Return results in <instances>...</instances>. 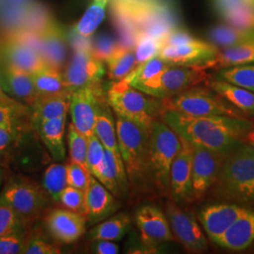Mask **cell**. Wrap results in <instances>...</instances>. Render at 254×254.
<instances>
[{"label":"cell","instance_id":"6da1fadb","mask_svg":"<svg viewBox=\"0 0 254 254\" xmlns=\"http://www.w3.org/2000/svg\"><path fill=\"white\" fill-rule=\"evenodd\" d=\"M161 118L183 139L203 146L223 156L234 152L247 139L253 123L247 118L227 116H189L164 109Z\"/></svg>","mask_w":254,"mask_h":254},{"label":"cell","instance_id":"7a4b0ae2","mask_svg":"<svg viewBox=\"0 0 254 254\" xmlns=\"http://www.w3.org/2000/svg\"><path fill=\"white\" fill-rule=\"evenodd\" d=\"M111 17L122 46L134 48L136 35L145 33L161 41L178 27L163 0H111Z\"/></svg>","mask_w":254,"mask_h":254},{"label":"cell","instance_id":"3957f363","mask_svg":"<svg viewBox=\"0 0 254 254\" xmlns=\"http://www.w3.org/2000/svg\"><path fill=\"white\" fill-rule=\"evenodd\" d=\"M219 199L254 206V147L244 142L225 156L212 187Z\"/></svg>","mask_w":254,"mask_h":254},{"label":"cell","instance_id":"277c9868","mask_svg":"<svg viewBox=\"0 0 254 254\" xmlns=\"http://www.w3.org/2000/svg\"><path fill=\"white\" fill-rule=\"evenodd\" d=\"M119 151L127 171L129 185L142 190L151 182L149 137L151 131L115 115Z\"/></svg>","mask_w":254,"mask_h":254},{"label":"cell","instance_id":"5b68a950","mask_svg":"<svg viewBox=\"0 0 254 254\" xmlns=\"http://www.w3.org/2000/svg\"><path fill=\"white\" fill-rule=\"evenodd\" d=\"M107 104L119 117L151 131L154 121L162 115L163 101L132 87L125 79L113 82L107 92Z\"/></svg>","mask_w":254,"mask_h":254},{"label":"cell","instance_id":"8992f818","mask_svg":"<svg viewBox=\"0 0 254 254\" xmlns=\"http://www.w3.org/2000/svg\"><path fill=\"white\" fill-rule=\"evenodd\" d=\"M181 147L180 136L162 118L156 119L149 137V166L151 182L162 195H170L171 167Z\"/></svg>","mask_w":254,"mask_h":254},{"label":"cell","instance_id":"52a82bcc","mask_svg":"<svg viewBox=\"0 0 254 254\" xmlns=\"http://www.w3.org/2000/svg\"><path fill=\"white\" fill-rule=\"evenodd\" d=\"M48 196L34 182L23 176H9L0 192V204L16 215L23 227L42 216L48 204Z\"/></svg>","mask_w":254,"mask_h":254},{"label":"cell","instance_id":"ba28073f","mask_svg":"<svg viewBox=\"0 0 254 254\" xmlns=\"http://www.w3.org/2000/svg\"><path fill=\"white\" fill-rule=\"evenodd\" d=\"M164 109H173L185 115L227 116L246 118V115L211 89L192 87L173 97L162 99Z\"/></svg>","mask_w":254,"mask_h":254},{"label":"cell","instance_id":"9c48e42d","mask_svg":"<svg viewBox=\"0 0 254 254\" xmlns=\"http://www.w3.org/2000/svg\"><path fill=\"white\" fill-rule=\"evenodd\" d=\"M208 78L200 67L171 65L149 81L137 85V90L159 99H166L199 85Z\"/></svg>","mask_w":254,"mask_h":254},{"label":"cell","instance_id":"30bf717a","mask_svg":"<svg viewBox=\"0 0 254 254\" xmlns=\"http://www.w3.org/2000/svg\"><path fill=\"white\" fill-rule=\"evenodd\" d=\"M104 63L91 54V43L73 46V55L67 65L64 76L67 88L73 91L100 83L106 73Z\"/></svg>","mask_w":254,"mask_h":254},{"label":"cell","instance_id":"8fae6325","mask_svg":"<svg viewBox=\"0 0 254 254\" xmlns=\"http://www.w3.org/2000/svg\"><path fill=\"white\" fill-rule=\"evenodd\" d=\"M166 217L173 236L187 250L191 252L207 250V240L191 211L171 201L166 206Z\"/></svg>","mask_w":254,"mask_h":254},{"label":"cell","instance_id":"7c38bea8","mask_svg":"<svg viewBox=\"0 0 254 254\" xmlns=\"http://www.w3.org/2000/svg\"><path fill=\"white\" fill-rule=\"evenodd\" d=\"M224 158L203 146L193 145L191 180L194 200H201L215 185Z\"/></svg>","mask_w":254,"mask_h":254},{"label":"cell","instance_id":"4fadbf2b","mask_svg":"<svg viewBox=\"0 0 254 254\" xmlns=\"http://www.w3.org/2000/svg\"><path fill=\"white\" fill-rule=\"evenodd\" d=\"M100 83L90 85L73 91L69 113L72 124L84 136L94 134L95 119L102 106Z\"/></svg>","mask_w":254,"mask_h":254},{"label":"cell","instance_id":"5bb4252c","mask_svg":"<svg viewBox=\"0 0 254 254\" xmlns=\"http://www.w3.org/2000/svg\"><path fill=\"white\" fill-rule=\"evenodd\" d=\"M218 49L199 39L178 45V46H162L158 57H160L170 65L200 67L208 69L209 66L216 59Z\"/></svg>","mask_w":254,"mask_h":254},{"label":"cell","instance_id":"9a60e30c","mask_svg":"<svg viewBox=\"0 0 254 254\" xmlns=\"http://www.w3.org/2000/svg\"><path fill=\"white\" fill-rule=\"evenodd\" d=\"M135 220L147 250L155 251L157 246L175 240L166 215L154 205L146 204L137 209Z\"/></svg>","mask_w":254,"mask_h":254},{"label":"cell","instance_id":"2e32d148","mask_svg":"<svg viewBox=\"0 0 254 254\" xmlns=\"http://www.w3.org/2000/svg\"><path fill=\"white\" fill-rule=\"evenodd\" d=\"M45 224L48 233L57 242L69 245L85 234L87 218L68 209H50L45 215Z\"/></svg>","mask_w":254,"mask_h":254},{"label":"cell","instance_id":"e0dca14e","mask_svg":"<svg viewBox=\"0 0 254 254\" xmlns=\"http://www.w3.org/2000/svg\"><path fill=\"white\" fill-rule=\"evenodd\" d=\"M181 141V149L173 159L170 172V196L177 203L194 200L191 180L193 145L183 138Z\"/></svg>","mask_w":254,"mask_h":254},{"label":"cell","instance_id":"ac0fdd59","mask_svg":"<svg viewBox=\"0 0 254 254\" xmlns=\"http://www.w3.org/2000/svg\"><path fill=\"white\" fill-rule=\"evenodd\" d=\"M0 61L31 74L47 67L42 55L34 47L7 34L0 46Z\"/></svg>","mask_w":254,"mask_h":254},{"label":"cell","instance_id":"d6986e66","mask_svg":"<svg viewBox=\"0 0 254 254\" xmlns=\"http://www.w3.org/2000/svg\"><path fill=\"white\" fill-rule=\"evenodd\" d=\"M0 80L5 92L32 109L40 95L38 94L32 74L0 61Z\"/></svg>","mask_w":254,"mask_h":254},{"label":"cell","instance_id":"ffe728a7","mask_svg":"<svg viewBox=\"0 0 254 254\" xmlns=\"http://www.w3.org/2000/svg\"><path fill=\"white\" fill-rule=\"evenodd\" d=\"M121 207V202L110 191L91 176L89 187L86 190V213L87 222L94 224L114 215Z\"/></svg>","mask_w":254,"mask_h":254},{"label":"cell","instance_id":"44dd1931","mask_svg":"<svg viewBox=\"0 0 254 254\" xmlns=\"http://www.w3.org/2000/svg\"><path fill=\"white\" fill-rule=\"evenodd\" d=\"M246 208L234 203H216L200 209L198 216L209 238L216 243Z\"/></svg>","mask_w":254,"mask_h":254},{"label":"cell","instance_id":"7402d4cb","mask_svg":"<svg viewBox=\"0 0 254 254\" xmlns=\"http://www.w3.org/2000/svg\"><path fill=\"white\" fill-rule=\"evenodd\" d=\"M41 55L48 67L62 71L67 57L64 30L53 19L40 33Z\"/></svg>","mask_w":254,"mask_h":254},{"label":"cell","instance_id":"603a6c76","mask_svg":"<svg viewBox=\"0 0 254 254\" xmlns=\"http://www.w3.org/2000/svg\"><path fill=\"white\" fill-rule=\"evenodd\" d=\"M254 241V210L247 207L216 244L231 251H243Z\"/></svg>","mask_w":254,"mask_h":254},{"label":"cell","instance_id":"cb8c5ba5","mask_svg":"<svg viewBox=\"0 0 254 254\" xmlns=\"http://www.w3.org/2000/svg\"><path fill=\"white\" fill-rule=\"evenodd\" d=\"M67 115L49 119L35 124L39 136L53 159L62 161L66 155L64 134Z\"/></svg>","mask_w":254,"mask_h":254},{"label":"cell","instance_id":"d4e9b609","mask_svg":"<svg viewBox=\"0 0 254 254\" xmlns=\"http://www.w3.org/2000/svg\"><path fill=\"white\" fill-rule=\"evenodd\" d=\"M206 84L212 91L217 92L245 115L254 116V92L216 77L208 80Z\"/></svg>","mask_w":254,"mask_h":254},{"label":"cell","instance_id":"484cf974","mask_svg":"<svg viewBox=\"0 0 254 254\" xmlns=\"http://www.w3.org/2000/svg\"><path fill=\"white\" fill-rule=\"evenodd\" d=\"M72 93H59L41 96L31 109L32 123L37 124L49 119L57 118L69 113Z\"/></svg>","mask_w":254,"mask_h":254},{"label":"cell","instance_id":"4316f807","mask_svg":"<svg viewBox=\"0 0 254 254\" xmlns=\"http://www.w3.org/2000/svg\"><path fill=\"white\" fill-rule=\"evenodd\" d=\"M130 226V217L125 213H119L98 222V224L89 232V237L91 241L109 240L117 242L122 240L129 232Z\"/></svg>","mask_w":254,"mask_h":254},{"label":"cell","instance_id":"83f0119b","mask_svg":"<svg viewBox=\"0 0 254 254\" xmlns=\"http://www.w3.org/2000/svg\"><path fill=\"white\" fill-rule=\"evenodd\" d=\"M248 64H254V40L218 49L216 59L209 68L218 70L229 66Z\"/></svg>","mask_w":254,"mask_h":254},{"label":"cell","instance_id":"f1b7e54d","mask_svg":"<svg viewBox=\"0 0 254 254\" xmlns=\"http://www.w3.org/2000/svg\"><path fill=\"white\" fill-rule=\"evenodd\" d=\"M109 106V105H108ZM94 134L98 137L104 148L112 154H121L119 151L116 121L109 107L102 105L95 119Z\"/></svg>","mask_w":254,"mask_h":254},{"label":"cell","instance_id":"f546056e","mask_svg":"<svg viewBox=\"0 0 254 254\" xmlns=\"http://www.w3.org/2000/svg\"><path fill=\"white\" fill-rule=\"evenodd\" d=\"M209 42L218 49L254 40V29H239L227 24H218L208 30Z\"/></svg>","mask_w":254,"mask_h":254},{"label":"cell","instance_id":"4dcf8cb0","mask_svg":"<svg viewBox=\"0 0 254 254\" xmlns=\"http://www.w3.org/2000/svg\"><path fill=\"white\" fill-rule=\"evenodd\" d=\"M109 1L91 0L81 18L73 26L72 32L82 38L90 39L105 18Z\"/></svg>","mask_w":254,"mask_h":254},{"label":"cell","instance_id":"1f68e13d","mask_svg":"<svg viewBox=\"0 0 254 254\" xmlns=\"http://www.w3.org/2000/svg\"><path fill=\"white\" fill-rule=\"evenodd\" d=\"M32 78L40 97L59 93H71L67 88L64 73L55 68L47 66L33 73Z\"/></svg>","mask_w":254,"mask_h":254},{"label":"cell","instance_id":"d6a6232c","mask_svg":"<svg viewBox=\"0 0 254 254\" xmlns=\"http://www.w3.org/2000/svg\"><path fill=\"white\" fill-rule=\"evenodd\" d=\"M105 64L108 66L109 77L111 80L116 82L125 79L137 65L134 48L121 45Z\"/></svg>","mask_w":254,"mask_h":254},{"label":"cell","instance_id":"836d02e7","mask_svg":"<svg viewBox=\"0 0 254 254\" xmlns=\"http://www.w3.org/2000/svg\"><path fill=\"white\" fill-rule=\"evenodd\" d=\"M32 120V111L24 104L8 105L0 103V128L24 133Z\"/></svg>","mask_w":254,"mask_h":254},{"label":"cell","instance_id":"e575fe53","mask_svg":"<svg viewBox=\"0 0 254 254\" xmlns=\"http://www.w3.org/2000/svg\"><path fill=\"white\" fill-rule=\"evenodd\" d=\"M218 70L216 78L254 92V64L229 66Z\"/></svg>","mask_w":254,"mask_h":254},{"label":"cell","instance_id":"d590c367","mask_svg":"<svg viewBox=\"0 0 254 254\" xmlns=\"http://www.w3.org/2000/svg\"><path fill=\"white\" fill-rule=\"evenodd\" d=\"M44 190L50 200L59 202L61 195L67 187L66 166L63 164H51L44 174Z\"/></svg>","mask_w":254,"mask_h":254},{"label":"cell","instance_id":"8d00e7d4","mask_svg":"<svg viewBox=\"0 0 254 254\" xmlns=\"http://www.w3.org/2000/svg\"><path fill=\"white\" fill-rule=\"evenodd\" d=\"M171 66L160 57L156 56L145 63L136 65V68L127 75L125 80L132 87H136L139 84L149 81L157 76Z\"/></svg>","mask_w":254,"mask_h":254},{"label":"cell","instance_id":"74e56055","mask_svg":"<svg viewBox=\"0 0 254 254\" xmlns=\"http://www.w3.org/2000/svg\"><path fill=\"white\" fill-rule=\"evenodd\" d=\"M225 24L239 29H254V4L241 1L220 16Z\"/></svg>","mask_w":254,"mask_h":254},{"label":"cell","instance_id":"f35d334b","mask_svg":"<svg viewBox=\"0 0 254 254\" xmlns=\"http://www.w3.org/2000/svg\"><path fill=\"white\" fill-rule=\"evenodd\" d=\"M67 144L70 161L79 164L88 169L87 152H88V137L84 136L71 123L68 127ZM89 170V169H88Z\"/></svg>","mask_w":254,"mask_h":254},{"label":"cell","instance_id":"ab89813d","mask_svg":"<svg viewBox=\"0 0 254 254\" xmlns=\"http://www.w3.org/2000/svg\"><path fill=\"white\" fill-rule=\"evenodd\" d=\"M87 164L91 175L100 181L106 168V149L95 134L88 137Z\"/></svg>","mask_w":254,"mask_h":254},{"label":"cell","instance_id":"60d3db41","mask_svg":"<svg viewBox=\"0 0 254 254\" xmlns=\"http://www.w3.org/2000/svg\"><path fill=\"white\" fill-rule=\"evenodd\" d=\"M161 46V41L145 33H138L134 46L137 65L158 56Z\"/></svg>","mask_w":254,"mask_h":254},{"label":"cell","instance_id":"b9f144b4","mask_svg":"<svg viewBox=\"0 0 254 254\" xmlns=\"http://www.w3.org/2000/svg\"><path fill=\"white\" fill-rule=\"evenodd\" d=\"M120 46L118 40L107 33H102L91 41V54L102 63H106Z\"/></svg>","mask_w":254,"mask_h":254},{"label":"cell","instance_id":"7bdbcfd3","mask_svg":"<svg viewBox=\"0 0 254 254\" xmlns=\"http://www.w3.org/2000/svg\"><path fill=\"white\" fill-rule=\"evenodd\" d=\"M64 208L85 216L86 213V192L67 186L63 191L60 201Z\"/></svg>","mask_w":254,"mask_h":254},{"label":"cell","instance_id":"ee69618b","mask_svg":"<svg viewBox=\"0 0 254 254\" xmlns=\"http://www.w3.org/2000/svg\"><path fill=\"white\" fill-rule=\"evenodd\" d=\"M65 166L67 174V186H71L86 192L91 179L90 171L73 161H70Z\"/></svg>","mask_w":254,"mask_h":254},{"label":"cell","instance_id":"f6af8a7d","mask_svg":"<svg viewBox=\"0 0 254 254\" xmlns=\"http://www.w3.org/2000/svg\"><path fill=\"white\" fill-rule=\"evenodd\" d=\"M23 254H60V247L40 236H28L22 250Z\"/></svg>","mask_w":254,"mask_h":254},{"label":"cell","instance_id":"bcb514c9","mask_svg":"<svg viewBox=\"0 0 254 254\" xmlns=\"http://www.w3.org/2000/svg\"><path fill=\"white\" fill-rule=\"evenodd\" d=\"M21 228L24 227L11 209L0 204V236L20 233Z\"/></svg>","mask_w":254,"mask_h":254},{"label":"cell","instance_id":"7dc6e473","mask_svg":"<svg viewBox=\"0 0 254 254\" xmlns=\"http://www.w3.org/2000/svg\"><path fill=\"white\" fill-rule=\"evenodd\" d=\"M26 239L20 233L0 236V254H21Z\"/></svg>","mask_w":254,"mask_h":254},{"label":"cell","instance_id":"c3c4849f","mask_svg":"<svg viewBox=\"0 0 254 254\" xmlns=\"http://www.w3.org/2000/svg\"><path fill=\"white\" fill-rule=\"evenodd\" d=\"M23 134L15 130L0 128V155L8 153L14 146L17 145Z\"/></svg>","mask_w":254,"mask_h":254},{"label":"cell","instance_id":"681fc988","mask_svg":"<svg viewBox=\"0 0 254 254\" xmlns=\"http://www.w3.org/2000/svg\"><path fill=\"white\" fill-rule=\"evenodd\" d=\"M91 251L97 254H117L120 248L115 241L94 240L92 241Z\"/></svg>","mask_w":254,"mask_h":254},{"label":"cell","instance_id":"f907efd6","mask_svg":"<svg viewBox=\"0 0 254 254\" xmlns=\"http://www.w3.org/2000/svg\"><path fill=\"white\" fill-rule=\"evenodd\" d=\"M241 0H210L211 6L215 10V12L220 17L229 9L235 7Z\"/></svg>","mask_w":254,"mask_h":254},{"label":"cell","instance_id":"816d5d0a","mask_svg":"<svg viewBox=\"0 0 254 254\" xmlns=\"http://www.w3.org/2000/svg\"><path fill=\"white\" fill-rule=\"evenodd\" d=\"M0 103L1 104H8V105H16V104H22L20 103L19 101L13 99L12 97H10L9 95H8L3 87H2V84H1V80H0Z\"/></svg>","mask_w":254,"mask_h":254},{"label":"cell","instance_id":"f5cc1de1","mask_svg":"<svg viewBox=\"0 0 254 254\" xmlns=\"http://www.w3.org/2000/svg\"><path fill=\"white\" fill-rule=\"evenodd\" d=\"M246 140H248V143H250L251 145H253L254 147V124H253L252 129H251L250 132L248 133L247 139H246Z\"/></svg>","mask_w":254,"mask_h":254},{"label":"cell","instance_id":"db71d44e","mask_svg":"<svg viewBox=\"0 0 254 254\" xmlns=\"http://www.w3.org/2000/svg\"><path fill=\"white\" fill-rule=\"evenodd\" d=\"M3 182H4V169H2L0 167V188H1L2 184H3Z\"/></svg>","mask_w":254,"mask_h":254},{"label":"cell","instance_id":"11a10c76","mask_svg":"<svg viewBox=\"0 0 254 254\" xmlns=\"http://www.w3.org/2000/svg\"><path fill=\"white\" fill-rule=\"evenodd\" d=\"M5 2H6V0H0V11L3 9V7L5 5Z\"/></svg>","mask_w":254,"mask_h":254},{"label":"cell","instance_id":"9f6ffc18","mask_svg":"<svg viewBox=\"0 0 254 254\" xmlns=\"http://www.w3.org/2000/svg\"><path fill=\"white\" fill-rule=\"evenodd\" d=\"M241 1L246 2V3H251V4H254V0H241Z\"/></svg>","mask_w":254,"mask_h":254}]
</instances>
